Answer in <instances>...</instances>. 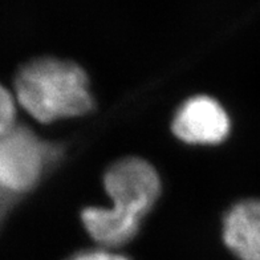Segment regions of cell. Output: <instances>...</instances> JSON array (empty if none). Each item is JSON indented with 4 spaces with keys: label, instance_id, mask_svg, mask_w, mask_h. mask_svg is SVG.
<instances>
[{
    "label": "cell",
    "instance_id": "obj_1",
    "mask_svg": "<svg viewBox=\"0 0 260 260\" xmlns=\"http://www.w3.org/2000/svg\"><path fill=\"white\" fill-rule=\"evenodd\" d=\"M105 190L113 207H86L82 223L93 240L105 247L127 243L157 202L161 181L155 169L141 158H123L108 169Z\"/></svg>",
    "mask_w": 260,
    "mask_h": 260
},
{
    "label": "cell",
    "instance_id": "obj_2",
    "mask_svg": "<svg viewBox=\"0 0 260 260\" xmlns=\"http://www.w3.org/2000/svg\"><path fill=\"white\" fill-rule=\"evenodd\" d=\"M14 88L17 101L39 122L82 116L94 105L84 69L61 58L39 57L21 65Z\"/></svg>",
    "mask_w": 260,
    "mask_h": 260
},
{
    "label": "cell",
    "instance_id": "obj_3",
    "mask_svg": "<svg viewBox=\"0 0 260 260\" xmlns=\"http://www.w3.org/2000/svg\"><path fill=\"white\" fill-rule=\"evenodd\" d=\"M60 146L17 123L0 138V229L10 212L38 187L60 159Z\"/></svg>",
    "mask_w": 260,
    "mask_h": 260
},
{
    "label": "cell",
    "instance_id": "obj_4",
    "mask_svg": "<svg viewBox=\"0 0 260 260\" xmlns=\"http://www.w3.org/2000/svg\"><path fill=\"white\" fill-rule=\"evenodd\" d=\"M173 132L187 144H219L229 136L230 120L218 101L209 96H197L179 108L173 121Z\"/></svg>",
    "mask_w": 260,
    "mask_h": 260
},
{
    "label": "cell",
    "instance_id": "obj_5",
    "mask_svg": "<svg viewBox=\"0 0 260 260\" xmlns=\"http://www.w3.org/2000/svg\"><path fill=\"white\" fill-rule=\"evenodd\" d=\"M223 240L240 260H260V199L233 206L223 222Z\"/></svg>",
    "mask_w": 260,
    "mask_h": 260
},
{
    "label": "cell",
    "instance_id": "obj_6",
    "mask_svg": "<svg viewBox=\"0 0 260 260\" xmlns=\"http://www.w3.org/2000/svg\"><path fill=\"white\" fill-rule=\"evenodd\" d=\"M17 125L16 106L11 93L0 84V138L6 137Z\"/></svg>",
    "mask_w": 260,
    "mask_h": 260
},
{
    "label": "cell",
    "instance_id": "obj_7",
    "mask_svg": "<svg viewBox=\"0 0 260 260\" xmlns=\"http://www.w3.org/2000/svg\"><path fill=\"white\" fill-rule=\"evenodd\" d=\"M67 260H130L129 257L106 250H92L76 253Z\"/></svg>",
    "mask_w": 260,
    "mask_h": 260
}]
</instances>
